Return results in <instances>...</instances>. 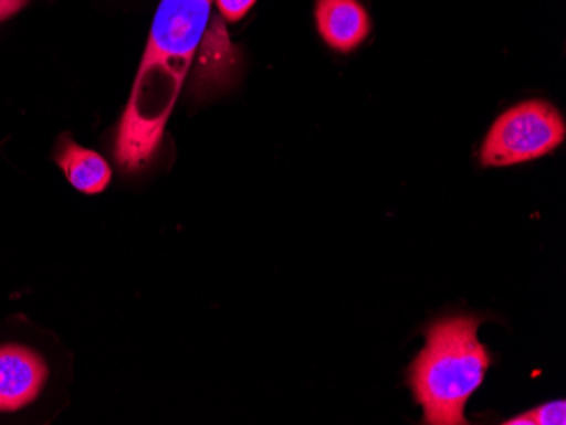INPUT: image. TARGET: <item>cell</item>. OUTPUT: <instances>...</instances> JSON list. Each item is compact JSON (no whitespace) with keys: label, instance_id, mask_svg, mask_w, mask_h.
I'll return each instance as SVG.
<instances>
[{"label":"cell","instance_id":"6da1fadb","mask_svg":"<svg viewBox=\"0 0 566 425\" xmlns=\"http://www.w3.org/2000/svg\"><path fill=\"white\" fill-rule=\"evenodd\" d=\"M214 0H161L132 94L114 135L113 157L126 174L157 158L190 65L208 30Z\"/></svg>","mask_w":566,"mask_h":425},{"label":"cell","instance_id":"7a4b0ae2","mask_svg":"<svg viewBox=\"0 0 566 425\" xmlns=\"http://www.w3.org/2000/svg\"><path fill=\"white\" fill-rule=\"evenodd\" d=\"M480 319L453 316L432 323L410 364L409 386L428 425H465L467 402L482 385L492 358L479 339Z\"/></svg>","mask_w":566,"mask_h":425},{"label":"cell","instance_id":"3957f363","mask_svg":"<svg viewBox=\"0 0 566 425\" xmlns=\"http://www.w3.org/2000/svg\"><path fill=\"white\" fill-rule=\"evenodd\" d=\"M562 114L545 100H526L499 116L480 148L483 167H512L552 153L565 141Z\"/></svg>","mask_w":566,"mask_h":425},{"label":"cell","instance_id":"277c9868","mask_svg":"<svg viewBox=\"0 0 566 425\" xmlns=\"http://www.w3.org/2000/svg\"><path fill=\"white\" fill-rule=\"evenodd\" d=\"M43 354L22 342L0 344V414H15L43 395L50 382Z\"/></svg>","mask_w":566,"mask_h":425},{"label":"cell","instance_id":"5b68a950","mask_svg":"<svg viewBox=\"0 0 566 425\" xmlns=\"http://www.w3.org/2000/svg\"><path fill=\"white\" fill-rule=\"evenodd\" d=\"M317 33L334 52L358 50L370 36V14L359 0H316Z\"/></svg>","mask_w":566,"mask_h":425},{"label":"cell","instance_id":"8992f818","mask_svg":"<svg viewBox=\"0 0 566 425\" xmlns=\"http://www.w3.org/2000/svg\"><path fill=\"white\" fill-rule=\"evenodd\" d=\"M55 161L70 185L85 195H98L113 182L109 161L94 149L73 141L70 136L60 139Z\"/></svg>","mask_w":566,"mask_h":425},{"label":"cell","instance_id":"52a82bcc","mask_svg":"<svg viewBox=\"0 0 566 425\" xmlns=\"http://www.w3.org/2000/svg\"><path fill=\"white\" fill-rule=\"evenodd\" d=\"M504 424L507 425H565L566 424V402L556 400L548 404L539 405L531 412L509 418Z\"/></svg>","mask_w":566,"mask_h":425},{"label":"cell","instance_id":"ba28073f","mask_svg":"<svg viewBox=\"0 0 566 425\" xmlns=\"http://www.w3.org/2000/svg\"><path fill=\"white\" fill-rule=\"evenodd\" d=\"M219 14L229 22H240L256 4V0H214Z\"/></svg>","mask_w":566,"mask_h":425},{"label":"cell","instance_id":"9c48e42d","mask_svg":"<svg viewBox=\"0 0 566 425\" xmlns=\"http://www.w3.org/2000/svg\"><path fill=\"white\" fill-rule=\"evenodd\" d=\"M28 2L30 0H0V22L8 21L12 15L18 14L28 6Z\"/></svg>","mask_w":566,"mask_h":425}]
</instances>
